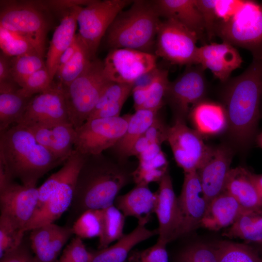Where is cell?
Returning a JSON list of instances; mask_svg holds the SVG:
<instances>
[{"label":"cell","instance_id":"36","mask_svg":"<svg viewBox=\"0 0 262 262\" xmlns=\"http://www.w3.org/2000/svg\"><path fill=\"white\" fill-rule=\"evenodd\" d=\"M94 59L79 35L77 51L72 59L57 74L59 80L58 82L64 87H67L87 68Z\"/></svg>","mask_w":262,"mask_h":262},{"label":"cell","instance_id":"46","mask_svg":"<svg viewBox=\"0 0 262 262\" xmlns=\"http://www.w3.org/2000/svg\"><path fill=\"white\" fill-rule=\"evenodd\" d=\"M59 259L73 262H90L91 253L82 239L76 236L65 247Z\"/></svg>","mask_w":262,"mask_h":262},{"label":"cell","instance_id":"37","mask_svg":"<svg viewBox=\"0 0 262 262\" xmlns=\"http://www.w3.org/2000/svg\"><path fill=\"white\" fill-rule=\"evenodd\" d=\"M45 66L43 56L37 52L11 57L12 76L20 88L29 76Z\"/></svg>","mask_w":262,"mask_h":262},{"label":"cell","instance_id":"38","mask_svg":"<svg viewBox=\"0 0 262 262\" xmlns=\"http://www.w3.org/2000/svg\"><path fill=\"white\" fill-rule=\"evenodd\" d=\"M173 262H218L216 249L200 242L188 243L177 252Z\"/></svg>","mask_w":262,"mask_h":262},{"label":"cell","instance_id":"13","mask_svg":"<svg viewBox=\"0 0 262 262\" xmlns=\"http://www.w3.org/2000/svg\"><path fill=\"white\" fill-rule=\"evenodd\" d=\"M205 70L199 65L186 66L181 74L169 82L164 102L169 105L174 118L186 121L191 109L205 99L207 82Z\"/></svg>","mask_w":262,"mask_h":262},{"label":"cell","instance_id":"57","mask_svg":"<svg viewBox=\"0 0 262 262\" xmlns=\"http://www.w3.org/2000/svg\"><path fill=\"white\" fill-rule=\"evenodd\" d=\"M256 142L259 147L262 148V131L256 136Z\"/></svg>","mask_w":262,"mask_h":262},{"label":"cell","instance_id":"61","mask_svg":"<svg viewBox=\"0 0 262 262\" xmlns=\"http://www.w3.org/2000/svg\"><path fill=\"white\" fill-rule=\"evenodd\" d=\"M58 262H73L66 261L62 260L59 259L58 260Z\"/></svg>","mask_w":262,"mask_h":262},{"label":"cell","instance_id":"18","mask_svg":"<svg viewBox=\"0 0 262 262\" xmlns=\"http://www.w3.org/2000/svg\"><path fill=\"white\" fill-rule=\"evenodd\" d=\"M38 188L14 181L0 189V214L9 218L25 232L38 202Z\"/></svg>","mask_w":262,"mask_h":262},{"label":"cell","instance_id":"51","mask_svg":"<svg viewBox=\"0 0 262 262\" xmlns=\"http://www.w3.org/2000/svg\"><path fill=\"white\" fill-rule=\"evenodd\" d=\"M168 127L157 115L144 135L151 143L161 146L167 140Z\"/></svg>","mask_w":262,"mask_h":262},{"label":"cell","instance_id":"5","mask_svg":"<svg viewBox=\"0 0 262 262\" xmlns=\"http://www.w3.org/2000/svg\"><path fill=\"white\" fill-rule=\"evenodd\" d=\"M86 157L74 149L63 166L38 188V204L33 218L26 227V232L54 223L70 208L78 175Z\"/></svg>","mask_w":262,"mask_h":262},{"label":"cell","instance_id":"4","mask_svg":"<svg viewBox=\"0 0 262 262\" xmlns=\"http://www.w3.org/2000/svg\"><path fill=\"white\" fill-rule=\"evenodd\" d=\"M161 21L152 0H133L108 29L105 35L107 45L111 49L126 48L155 54Z\"/></svg>","mask_w":262,"mask_h":262},{"label":"cell","instance_id":"21","mask_svg":"<svg viewBox=\"0 0 262 262\" xmlns=\"http://www.w3.org/2000/svg\"><path fill=\"white\" fill-rule=\"evenodd\" d=\"M30 243L37 262H58L64 246L73 234L71 227L48 224L30 230Z\"/></svg>","mask_w":262,"mask_h":262},{"label":"cell","instance_id":"3","mask_svg":"<svg viewBox=\"0 0 262 262\" xmlns=\"http://www.w3.org/2000/svg\"><path fill=\"white\" fill-rule=\"evenodd\" d=\"M0 159L14 180L36 187L47 172L65 162L40 144L26 126L16 125L0 132Z\"/></svg>","mask_w":262,"mask_h":262},{"label":"cell","instance_id":"17","mask_svg":"<svg viewBox=\"0 0 262 262\" xmlns=\"http://www.w3.org/2000/svg\"><path fill=\"white\" fill-rule=\"evenodd\" d=\"M234 148L229 144L213 147L207 161L197 170L204 196L209 203L225 191Z\"/></svg>","mask_w":262,"mask_h":262},{"label":"cell","instance_id":"27","mask_svg":"<svg viewBox=\"0 0 262 262\" xmlns=\"http://www.w3.org/2000/svg\"><path fill=\"white\" fill-rule=\"evenodd\" d=\"M146 225L138 222L132 231L124 234L115 244L104 249L90 251V262H124L135 246L158 234L157 229L150 230Z\"/></svg>","mask_w":262,"mask_h":262},{"label":"cell","instance_id":"14","mask_svg":"<svg viewBox=\"0 0 262 262\" xmlns=\"http://www.w3.org/2000/svg\"><path fill=\"white\" fill-rule=\"evenodd\" d=\"M157 56L138 50L111 49L103 61L104 73L113 82L134 84L157 67Z\"/></svg>","mask_w":262,"mask_h":262},{"label":"cell","instance_id":"32","mask_svg":"<svg viewBox=\"0 0 262 262\" xmlns=\"http://www.w3.org/2000/svg\"><path fill=\"white\" fill-rule=\"evenodd\" d=\"M223 235L262 245V209L246 211L236 219Z\"/></svg>","mask_w":262,"mask_h":262},{"label":"cell","instance_id":"35","mask_svg":"<svg viewBox=\"0 0 262 262\" xmlns=\"http://www.w3.org/2000/svg\"><path fill=\"white\" fill-rule=\"evenodd\" d=\"M215 246L218 262H262L258 248L247 245L223 241Z\"/></svg>","mask_w":262,"mask_h":262},{"label":"cell","instance_id":"28","mask_svg":"<svg viewBox=\"0 0 262 262\" xmlns=\"http://www.w3.org/2000/svg\"><path fill=\"white\" fill-rule=\"evenodd\" d=\"M243 209L230 195L224 191L208 204L200 227L218 231L230 227L244 213Z\"/></svg>","mask_w":262,"mask_h":262},{"label":"cell","instance_id":"34","mask_svg":"<svg viewBox=\"0 0 262 262\" xmlns=\"http://www.w3.org/2000/svg\"><path fill=\"white\" fill-rule=\"evenodd\" d=\"M102 225L98 249L105 248L118 240L123 233L125 216L114 204L102 209Z\"/></svg>","mask_w":262,"mask_h":262},{"label":"cell","instance_id":"10","mask_svg":"<svg viewBox=\"0 0 262 262\" xmlns=\"http://www.w3.org/2000/svg\"><path fill=\"white\" fill-rule=\"evenodd\" d=\"M132 2L130 0H93L81 8L77 16L78 34L93 58L102 38L115 18Z\"/></svg>","mask_w":262,"mask_h":262},{"label":"cell","instance_id":"22","mask_svg":"<svg viewBox=\"0 0 262 262\" xmlns=\"http://www.w3.org/2000/svg\"><path fill=\"white\" fill-rule=\"evenodd\" d=\"M26 127L40 144L64 162L74 150L76 130L69 122Z\"/></svg>","mask_w":262,"mask_h":262},{"label":"cell","instance_id":"15","mask_svg":"<svg viewBox=\"0 0 262 262\" xmlns=\"http://www.w3.org/2000/svg\"><path fill=\"white\" fill-rule=\"evenodd\" d=\"M67 122L69 121L64 88L53 82L47 90L32 98L17 124L29 126Z\"/></svg>","mask_w":262,"mask_h":262},{"label":"cell","instance_id":"26","mask_svg":"<svg viewBox=\"0 0 262 262\" xmlns=\"http://www.w3.org/2000/svg\"><path fill=\"white\" fill-rule=\"evenodd\" d=\"M156 201V193L152 192L148 185L136 184L128 193L118 195L114 204L125 217H135L138 222L147 224L154 213Z\"/></svg>","mask_w":262,"mask_h":262},{"label":"cell","instance_id":"29","mask_svg":"<svg viewBox=\"0 0 262 262\" xmlns=\"http://www.w3.org/2000/svg\"><path fill=\"white\" fill-rule=\"evenodd\" d=\"M251 173L242 166L231 168L225 188V191L246 211L262 209V203L252 180Z\"/></svg>","mask_w":262,"mask_h":262},{"label":"cell","instance_id":"40","mask_svg":"<svg viewBox=\"0 0 262 262\" xmlns=\"http://www.w3.org/2000/svg\"><path fill=\"white\" fill-rule=\"evenodd\" d=\"M0 46L1 52L10 57L30 52L38 53L26 37L1 26H0Z\"/></svg>","mask_w":262,"mask_h":262},{"label":"cell","instance_id":"45","mask_svg":"<svg viewBox=\"0 0 262 262\" xmlns=\"http://www.w3.org/2000/svg\"><path fill=\"white\" fill-rule=\"evenodd\" d=\"M167 244L158 240L152 246L130 254V262H169Z\"/></svg>","mask_w":262,"mask_h":262},{"label":"cell","instance_id":"1","mask_svg":"<svg viewBox=\"0 0 262 262\" xmlns=\"http://www.w3.org/2000/svg\"><path fill=\"white\" fill-rule=\"evenodd\" d=\"M222 92L221 103L226 113V132L234 148L247 149L256 138L261 117L262 58L253 57L246 69L229 79Z\"/></svg>","mask_w":262,"mask_h":262},{"label":"cell","instance_id":"60","mask_svg":"<svg viewBox=\"0 0 262 262\" xmlns=\"http://www.w3.org/2000/svg\"><path fill=\"white\" fill-rule=\"evenodd\" d=\"M260 254L262 256V246H260L259 248H258Z\"/></svg>","mask_w":262,"mask_h":262},{"label":"cell","instance_id":"42","mask_svg":"<svg viewBox=\"0 0 262 262\" xmlns=\"http://www.w3.org/2000/svg\"><path fill=\"white\" fill-rule=\"evenodd\" d=\"M25 231L6 215L0 216V258L22 242Z\"/></svg>","mask_w":262,"mask_h":262},{"label":"cell","instance_id":"9","mask_svg":"<svg viewBox=\"0 0 262 262\" xmlns=\"http://www.w3.org/2000/svg\"><path fill=\"white\" fill-rule=\"evenodd\" d=\"M196 34L173 19L161 21L156 36L155 54L171 64L196 65Z\"/></svg>","mask_w":262,"mask_h":262},{"label":"cell","instance_id":"33","mask_svg":"<svg viewBox=\"0 0 262 262\" xmlns=\"http://www.w3.org/2000/svg\"><path fill=\"white\" fill-rule=\"evenodd\" d=\"M18 91L0 93V132L19 121L32 98L23 96Z\"/></svg>","mask_w":262,"mask_h":262},{"label":"cell","instance_id":"8","mask_svg":"<svg viewBox=\"0 0 262 262\" xmlns=\"http://www.w3.org/2000/svg\"><path fill=\"white\" fill-rule=\"evenodd\" d=\"M215 36L251 53L262 47V2L245 0L238 12L225 21H217Z\"/></svg>","mask_w":262,"mask_h":262},{"label":"cell","instance_id":"44","mask_svg":"<svg viewBox=\"0 0 262 262\" xmlns=\"http://www.w3.org/2000/svg\"><path fill=\"white\" fill-rule=\"evenodd\" d=\"M53 82L46 66L29 76L18 92L25 97H33L47 90Z\"/></svg>","mask_w":262,"mask_h":262},{"label":"cell","instance_id":"16","mask_svg":"<svg viewBox=\"0 0 262 262\" xmlns=\"http://www.w3.org/2000/svg\"><path fill=\"white\" fill-rule=\"evenodd\" d=\"M158 183L154 211L159 223L157 240L168 245L180 237L181 215L169 171Z\"/></svg>","mask_w":262,"mask_h":262},{"label":"cell","instance_id":"25","mask_svg":"<svg viewBox=\"0 0 262 262\" xmlns=\"http://www.w3.org/2000/svg\"><path fill=\"white\" fill-rule=\"evenodd\" d=\"M188 118L204 137L220 134L227 129L226 113L221 103L204 99L191 109Z\"/></svg>","mask_w":262,"mask_h":262},{"label":"cell","instance_id":"43","mask_svg":"<svg viewBox=\"0 0 262 262\" xmlns=\"http://www.w3.org/2000/svg\"><path fill=\"white\" fill-rule=\"evenodd\" d=\"M134 85L133 83H122L111 82L103 91L92 112L97 111L106 106L121 101H126L130 93L132 92Z\"/></svg>","mask_w":262,"mask_h":262},{"label":"cell","instance_id":"39","mask_svg":"<svg viewBox=\"0 0 262 262\" xmlns=\"http://www.w3.org/2000/svg\"><path fill=\"white\" fill-rule=\"evenodd\" d=\"M102 225V209L89 210L83 212L71 228L73 234L81 239L99 238Z\"/></svg>","mask_w":262,"mask_h":262},{"label":"cell","instance_id":"62","mask_svg":"<svg viewBox=\"0 0 262 262\" xmlns=\"http://www.w3.org/2000/svg\"><path fill=\"white\" fill-rule=\"evenodd\" d=\"M261 246H262V245Z\"/></svg>","mask_w":262,"mask_h":262},{"label":"cell","instance_id":"2","mask_svg":"<svg viewBox=\"0 0 262 262\" xmlns=\"http://www.w3.org/2000/svg\"><path fill=\"white\" fill-rule=\"evenodd\" d=\"M133 170L102 153L87 156L78 175L66 226L71 227L86 211L114 204L120 190L133 181Z\"/></svg>","mask_w":262,"mask_h":262},{"label":"cell","instance_id":"11","mask_svg":"<svg viewBox=\"0 0 262 262\" xmlns=\"http://www.w3.org/2000/svg\"><path fill=\"white\" fill-rule=\"evenodd\" d=\"M130 116L128 114L87 120L75 129L74 149L88 156L113 147L126 132Z\"/></svg>","mask_w":262,"mask_h":262},{"label":"cell","instance_id":"58","mask_svg":"<svg viewBox=\"0 0 262 262\" xmlns=\"http://www.w3.org/2000/svg\"><path fill=\"white\" fill-rule=\"evenodd\" d=\"M253 57H257L262 58V47L257 51L252 53Z\"/></svg>","mask_w":262,"mask_h":262},{"label":"cell","instance_id":"53","mask_svg":"<svg viewBox=\"0 0 262 262\" xmlns=\"http://www.w3.org/2000/svg\"><path fill=\"white\" fill-rule=\"evenodd\" d=\"M150 83L146 85H134L132 93L135 111L141 109L146 102L148 97Z\"/></svg>","mask_w":262,"mask_h":262},{"label":"cell","instance_id":"19","mask_svg":"<svg viewBox=\"0 0 262 262\" xmlns=\"http://www.w3.org/2000/svg\"><path fill=\"white\" fill-rule=\"evenodd\" d=\"M184 174L181 192L178 197L182 219L180 237L200 227L208 206L197 171Z\"/></svg>","mask_w":262,"mask_h":262},{"label":"cell","instance_id":"50","mask_svg":"<svg viewBox=\"0 0 262 262\" xmlns=\"http://www.w3.org/2000/svg\"><path fill=\"white\" fill-rule=\"evenodd\" d=\"M245 0H215L214 9L217 21H225L240 9Z\"/></svg>","mask_w":262,"mask_h":262},{"label":"cell","instance_id":"23","mask_svg":"<svg viewBox=\"0 0 262 262\" xmlns=\"http://www.w3.org/2000/svg\"><path fill=\"white\" fill-rule=\"evenodd\" d=\"M152 2L160 17L179 22L195 33L204 45V24L196 0H155Z\"/></svg>","mask_w":262,"mask_h":262},{"label":"cell","instance_id":"47","mask_svg":"<svg viewBox=\"0 0 262 262\" xmlns=\"http://www.w3.org/2000/svg\"><path fill=\"white\" fill-rule=\"evenodd\" d=\"M196 2L203 18L207 38L209 41H211L215 36V0H196Z\"/></svg>","mask_w":262,"mask_h":262},{"label":"cell","instance_id":"59","mask_svg":"<svg viewBox=\"0 0 262 262\" xmlns=\"http://www.w3.org/2000/svg\"><path fill=\"white\" fill-rule=\"evenodd\" d=\"M260 115H261V116H262V92L261 102H260Z\"/></svg>","mask_w":262,"mask_h":262},{"label":"cell","instance_id":"20","mask_svg":"<svg viewBox=\"0 0 262 262\" xmlns=\"http://www.w3.org/2000/svg\"><path fill=\"white\" fill-rule=\"evenodd\" d=\"M242 63L238 50L227 42H211L198 48L196 65L210 70L223 83L229 80L231 73L239 68Z\"/></svg>","mask_w":262,"mask_h":262},{"label":"cell","instance_id":"31","mask_svg":"<svg viewBox=\"0 0 262 262\" xmlns=\"http://www.w3.org/2000/svg\"><path fill=\"white\" fill-rule=\"evenodd\" d=\"M159 111L140 109L130 115L126 132L112 147L121 162L123 163L124 158L129 157L134 144L150 126L157 116Z\"/></svg>","mask_w":262,"mask_h":262},{"label":"cell","instance_id":"49","mask_svg":"<svg viewBox=\"0 0 262 262\" xmlns=\"http://www.w3.org/2000/svg\"><path fill=\"white\" fill-rule=\"evenodd\" d=\"M0 262H37L31 247L24 240L15 249L6 253Z\"/></svg>","mask_w":262,"mask_h":262},{"label":"cell","instance_id":"24","mask_svg":"<svg viewBox=\"0 0 262 262\" xmlns=\"http://www.w3.org/2000/svg\"><path fill=\"white\" fill-rule=\"evenodd\" d=\"M82 7L74 6L63 12V17L54 32L45 62L52 81L56 75L61 55L73 41L78 24L77 16Z\"/></svg>","mask_w":262,"mask_h":262},{"label":"cell","instance_id":"52","mask_svg":"<svg viewBox=\"0 0 262 262\" xmlns=\"http://www.w3.org/2000/svg\"><path fill=\"white\" fill-rule=\"evenodd\" d=\"M93 0H49L46 3L50 10L62 11L64 12L68 9L77 6H86L90 3Z\"/></svg>","mask_w":262,"mask_h":262},{"label":"cell","instance_id":"54","mask_svg":"<svg viewBox=\"0 0 262 262\" xmlns=\"http://www.w3.org/2000/svg\"><path fill=\"white\" fill-rule=\"evenodd\" d=\"M79 35L76 34L73 42L70 46L61 55L58 63L56 75L61 70L63 67L72 59L78 49Z\"/></svg>","mask_w":262,"mask_h":262},{"label":"cell","instance_id":"6","mask_svg":"<svg viewBox=\"0 0 262 262\" xmlns=\"http://www.w3.org/2000/svg\"><path fill=\"white\" fill-rule=\"evenodd\" d=\"M49 11L46 1L0 0V26L26 37L43 57Z\"/></svg>","mask_w":262,"mask_h":262},{"label":"cell","instance_id":"41","mask_svg":"<svg viewBox=\"0 0 262 262\" xmlns=\"http://www.w3.org/2000/svg\"><path fill=\"white\" fill-rule=\"evenodd\" d=\"M169 82L168 71L157 67L150 84L147 99L141 109L160 110L164 103Z\"/></svg>","mask_w":262,"mask_h":262},{"label":"cell","instance_id":"48","mask_svg":"<svg viewBox=\"0 0 262 262\" xmlns=\"http://www.w3.org/2000/svg\"><path fill=\"white\" fill-rule=\"evenodd\" d=\"M20 86L14 81L11 72V57L0 53V93L17 91Z\"/></svg>","mask_w":262,"mask_h":262},{"label":"cell","instance_id":"30","mask_svg":"<svg viewBox=\"0 0 262 262\" xmlns=\"http://www.w3.org/2000/svg\"><path fill=\"white\" fill-rule=\"evenodd\" d=\"M137 158L138 164L132 172L136 185L159 183L168 171V161L159 144L151 143Z\"/></svg>","mask_w":262,"mask_h":262},{"label":"cell","instance_id":"55","mask_svg":"<svg viewBox=\"0 0 262 262\" xmlns=\"http://www.w3.org/2000/svg\"><path fill=\"white\" fill-rule=\"evenodd\" d=\"M151 144L143 134L134 144L129 153V157L135 156L137 158Z\"/></svg>","mask_w":262,"mask_h":262},{"label":"cell","instance_id":"56","mask_svg":"<svg viewBox=\"0 0 262 262\" xmlns=\"http://www.w3.org/2000/svg\"><path fill=\"white\" fill-rule=\"evenodd\" d=\"M251 177L262 203V174L251 173Z\"/></svg>","mask_w":262,"mask_h":262},{"label":"cell","instance_id":"7","mask_svg":"<svg viewBox=\"0 0 262 262\" xmlns=\"http://www.w3.org/2000/svg\"><path fill=\"white\" fill-rule=\"evenodd\" d=\"M111 82L104 73L103 61L95 58L80 76L64 87L69 121L75 129L87 121Z\"/></svg>","mask_w":262,"mask_h":262},{"label":"cell","instance_id":"12","mask_svg":"<svg viewBox=\"0 0 262 262\" xmlns=\"http://www.w3.org/2000/svg\"><path fill=\"white\" fill-rule=\"evenodd\" d=\"M204 138L182 119L175 118L173 124L168 127L166 142L177 164L184 173L197 171L210 155L213 147L207 145Z\"/></svg>","mask_w":262,"mask_h":262}]
</instances>
